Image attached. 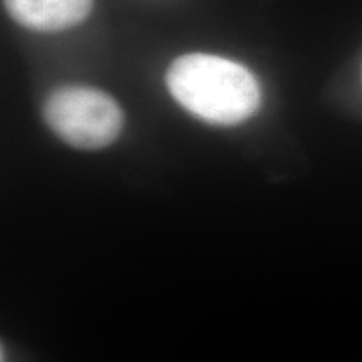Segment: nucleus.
I'll list each match as a JSON object with an SVG mask.
<instances>
[{
    "mask_svg": "<svg viewBox=\"0 0 362 362\" xmlns=\"http://www.w3.org/2000/svg\"><path fill=\"white\" fill-rule=\"evenodd\" d=\"M175 101L193 116L216 126H233L259 111L262 90L247 67L214 54H185L166 72Z\"/></svg>",
    "mask_w": 362,
    "mask_h": 362,
    "instance_id": "f257e3e1",
    "label": "nucleus"
},
{
    "mask_svg": "<svg viewBox=\"0 0 362 362\" xmlns=\"http://www.w3.org/2000/svg\"><path fill=\"white\" fill-rule=\"evenodd\" d=\"M44 121L57 138L79 149H101L115 143L124 124L119 104L104 90L62 86L44 103Z\"/></svg>",
    "mask_w": 362,
    "mask_h": 362,
    "instance_id": "f03ea898",
    "label": "nucleus"
},
{
    "mask_svg": "<svg viewBox=\"0 0 362 362\" xmlns=\"http://www.w3.org/2000/svg\"><path fill=\"white\" fill-rule=\"evenodd\" d=\"M94 0H4L8 16L35 33H61L89 17Z\"/></svg>",
    "mask_w": 362,
    "mask_h": 362,
    "instance_id": "7ed1b4c3",
    "label": "nucleus"
}]
</instances>
